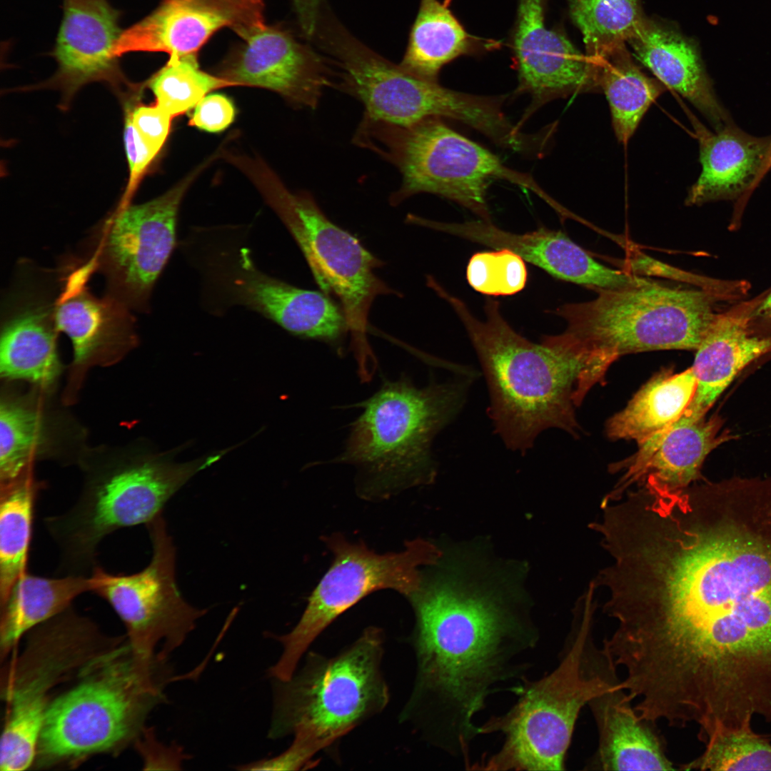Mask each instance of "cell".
Here are the masks:
<instances>
[{
  "label": "cell",
  "instance_id": "6da1fadb",
  "mask_svg": "<svg viewBox=\"0 0 771 771\" xmlns=\"http://www.w3.org/2000/svg\"><path fill=\"white\" fill-rule=\"evenodd\" d=\"M610 607L635 663L720 705L771 695V482L643 504L617 543Z\"/></svg>",
  "mask_w": 771,
  "mask_h": 771
},
{
  "label": "cell",
  "instance_id": "7a4b0ae2",
  "mask_svg": "<svg viewBox=\"0 0 771 771\" xmlns=\"http://www.w3.org/2000/svg\"><path fill=\"white\" fill-rule=\"evenodd\" d=\"M427 565L408 598L416 666L400 720L468 768L480 735L476 716L500 685L526 679L530 664L521 658L540 633L519 562L460 543L441 548Z\"/></svg>",
  "mask_w": 771,
  "mask_h": 771
},
{
  "label": "cell",
  "instance_id": "3957f363",
  "mask_svg": "<svg viewBox=\"0 0 771 771\" xmlns=\"http://www.w3.org/2000/svg\"><path fill=\"white\" fill-rule=\"evenodd\" d=\"M428 286L465 328L487 381L489 416L507 447L525 452L552 428L576 435L574 407L610 364L563 333L545 336L540 343L528 341L505 321L495 300L486 299L482 321L435 279Z\"/></svg>",
  "mask_w": 771,
  "mask_h": 771
},
{
  "label": "cell",
  "instance_id": "277c9868",
  "mask_svg": "<svg viewBox=\"0 0 771 771\" xmlns=\"http://www.w3.org/2000/svg\"><path fill=\"white\" fill-rule=\"evenodd\" d=\"M595 608L590 595L580 601L557 666L538 680L525 679L514 692L518 695L514 705L479 725L480 735L500 733L503 739L495 753L475 762L474 770L565 769L580 710L609 687L618 670L595 647Z\"/></svg>",
  "mask_w": 771,
  "mask_h": 771
},
{
  "label": "cell",
  "instance_id": "5b68a950",
  "mask_svg": "<svg viewBox=\"0 0 771 771\" xmlns=\"http://www.w3.org/2000/svg\"><path fill=\"white\" fill-rule=\"evenodd\" d=\"M382 630L367 628L338 654L315 652L288 680H273L268 737L301 734L323 750L387 706L389 690L381 669Z\"/></svg>",
  "mask_w": 771,
  "mask_h": 771
},
{
  "label": "cell",
  "instance_id": "8992f818",
  "mask_svg": "<svg viewBox=\"0 0 771 771\" xmlns=\"http://www.w3.org/2000/svg\"><path fill=\"white\" fill-rule=\"evenodd\" d=\"M593 300L553 311L563 332L611 363L619 356L655 350L696 351L712 325L718 294L644 278L615 288L595 289Z\"/></svg>",
  "mask_w": 771,
  "mask_h": 771
},
{
  "label": "cell",
  "instance_id": "52a82bcc",
  "mask_svg": "<svg viewBox=\"0 0 771 771\" xmlns=\"http://www.w3.org/2000/svg\"><path fill=\"white\" fill-rule=\"evenodd\" d=\"M354 142L393 163L402 176L400 188L390 197L397 206L420 193L455 201L491 221L486 201L491 182L505 180L527 188L554 208L555 201L528 173L515 171L489 150L429 118L403 126L363 119Z\"/></svg>",
  "mask_w": 771,
  "mask_h": 771
},
{
  "label": "cell",
  "instance_id": "ba28073f",
  "mask_svg": "<svg viewBox=\"0 0 771 771\" xmlns=\"http://www.w3.org/2000/svg\"><path fill=\"white\" fill-rule=\"evenodd\" d=\"M469 381L415 387L408 378L388 381L361 407L338 462L357 466L373 485L429 483L435 475L430 452L435 435L458 414Z\"/></svg>",
  "mask_w": 771,
  "mask_h": 771
},
{
  "label": "cell",
  "instance_id": "9c48e42d",
  "mask_svg": "<svg viewBox=\"0 0 771 771\" xmlns=\"http://www.w3.org/2000/svg\"><path fill=\"white\" fill-rule=\"evenodd\" d=\"M129 647L94 663L76 686L47 707L39 740L46 761L74 759L111 750L131 737L163 697V661L147 660Z\"/></svg>",
  "mask_w": 771,
  "mask_h": 771
},
{
  "label": "cell",
  "instance_id": "30bf717a",
  "mask_svg": "<svg viewBox=\"0 0 771 771\" xmlns=\"http://www.w3.org/2000/svg\"><path fill=\"white\" fill-rule=\"evenodd\" d=\"M224 453L183 463L147 460L91 478L73 506L44 520L59 552L56 573L90 575L107 535L152 520L186 482Z\"/></svg>",
  "mask_w": 771,
  "mask_h": 771
},
{
  "label": "cell",
  "instance_id": "8fae6325",
  "mask_svg": "<svg viewBox=\"0 0 771 771\" xmlns=\"http://www.w3.org/2000/svg\"><path fill=\"white\" fill-rule=\"evenodd\" d=\"M327 544L334 558L331 566L310 595L296 626L273 638L282 652L268 672L272 679H289L316 638L341 614L371 593L393 589L408 598L417 590L422 566L435 558L438 546L416 539L399 553L377 554L363 544L333 536Z\"/></svg>",
  "mask_w": 771,
  "mask_h": 771
},
{
  "label": "cell",
  "instance_id": "7c38bea8",
  "mask_svg": "<svg viewBox=\"0 0 771 771\" xmlns=\"http://www.w3.org/2000/svg\"><path fill=\"white\" fill-rule=\"evenodd\" d=\"M267 182L281 217L323 293L341 304L359 356L370 351L368 315L379 296L398 293L376 273L383 262L348 231L332 222L308 193L289 192L273 175Z\"/></svg>",
  "mask_w": 771,
  "mask_h": 771
},
{
  "label": "cell",
  "instance_id": "4fadbf2b",
  "mask_svg": "<svg viewBox=\"0 0 771 771\" xmlns=\"http://www.w3.org/2000/svg\"><path fill=\"white\" fill-rule=\"evenodd\" d=\"M152 557L141 570L111 574L96 565L95 593L110 605L124 623L138 655L151 659L161 645L166 659L194 630L207 610L196 608L182 597L175 579L176 549L161 513L146 524Z\"/></svg>",
  "mask_w": 771,
  "mask_h": 771
},
{
  "label": "cell",
  "instance_id": "5bb4252c",
  "mask_svg": "<svg viewBox=\"0 0 771 771\" xmlns=\"http://www.w3.org/2000/svg\"><path fill=\"white\" fill-rule=\"evenodd\" d=\"M194 176L139 205H123L91 238V272L101 273L106 295L131 311L147 308L148 298L176 244L177 216Z\"/></svg>",
  "mask_w": 771,
  "mask_h": 771
},
{
  "label": "cell",
  "instance_id": "9a60e30c",
  "mask_svg": "<svg viewBox=\"0 0 771 771\" xmlns=\"http://www.w3.org/2000/svg\"><path fill=\"white\" fill-rule=\"evenodd\" d=\"M328 29L330 50L343 71L338 88L363 104V118L407 126L429 118L463 123L470 117L473 101L469 94L416 77L341 27Z\"/></svg>",
  "mask_w": 771,
  "mask_h": 771
},
{
  "label": "cell",
  "instance_id": "2e32d148",
  "mask_svg": "<svg viewBox=\"0 0 771 771\" xmlns=\"http://www.w3.org/2000/svg\"><path fill=\"white\" fill-rule=\"evenodd\" d=\"M265 26L264 0H162L150 14L123 31L115 54H197L223 28L243 39Z\"/></svg>",
  "mask_w": 771,
  "mask_h": 771
},
{
  "label": "cell",
  "instance_id": "e0dca14e",
  "mask_svg": "<svg viewBox=\"0 0 771 771\" xmlns=\"http://www.w3.org/2000/svg\"><path fill=\"white\" fill-rule=\"evenodd\" d=\"M722 423L720 417L706 419L682 413L666 429L638 445L633 456L612 468L623 475L603 502L619 499L634 484L660 496L686 490L702 478L700 469L707 455L730 438L719 435Z\"/></svg>",
  "mask_w": 771,
  "mask_h": 771
},
{
  "label": "cell",
  "instance_id": "ac0fdd59",
  "mask_svg": "<svg viewBox=\"0 0 771 771\" xmlns=\"http://www.w3.org/2000/svg\"><path fill=\"white\" fill-rule=\"evenodd\" d=\"M514 39L518 92L532 97L521 122L556 98L598 89L593 64L560 31L546 27L543 0H520Z\"/></svg>",
  "mask_w": 771,
  "mask_h": 771
},
{
  "label": "cell",
  "instance_id": "d6986e66",
  "mask_svg": "<svg viewBox=\"0 0 771 771\" xmlns=\"http://www.w3.org/2000/svg\"><path fill=\"white\" fill-rule=\"evenodd\" d=\"M243 39L220 74L236 86L267 89L313 109L323 90L333 85L321 59L286 31L265 26Z\"/></svg>",
  "mask_w": 771,
  "mask_h": 771
},
{
  "label": "cell",
  "instance_id": "ffe728a7",
  "mask_svg": "<svg viewBox=\"0 0 771 771\" xmlns=\"http://www.w3.org/2000/svg\"><path fill=\"white\" fill-rule=\"evenodd\" d=\"M415 223L495 249L510 250L553 277L578 285L594 289L612 288L620 286L623 281L620 271L596 261L560 231L541 227L516 233L481 219L445 223L418 216Z\"/></svg>",
  "mask_w": 771,
  "mask_h": 771
},
{
  "label": "cell",
  "instance_id": "44dd1931",
  "mask_svg": "<svg viewBox=\"0 0 771 771\" xmlns=\"http://www.w3.org/2000/svg\"><path fill=\"white\" fill-rule=\"evenodd\" d=\"M763 298L760 295L717 314L696 350L691 367L696 389L683 413L705 416L742 369L771 352V336H757L750 331L755 311Z\"/></svg>",
  "mask_w": 771,
  "mask_h": 771
},
{
  "label": "cell",
  "instance_id": "7402d4cb",
  "mask_svg": "<svg viewBox=\"0 0 771 771\" xmlns=\"http://www.w3.org/2000/svg\"><path fill=\"white\" fill-rule=\"evenodd\" d=\"M121 11L108 0H64L63 18L52 56L56 79L75 86L119 75L115 46L123 31Z\"/></svg>",
  "mask_w": 771,
  "mask_h": 771
},
{
  "label": "cell",
  "instance_id": "603a6c76",
  "mask_svg": "<svg viewBox=\"0 0 771 771\" xmlns=\"http://www.w3.org/2000/svg\"><path fill=\"white\" fill-rule=\"evenodd\" d=\"M628 42L636 59L665 86L692 104L715 130L732 121L693 41L666 23L645 18Z\"/></svg>",
  "mask_w": 771,
  "mask_h": 771
},
{
  "label": "cell",
  "instance_id": "cb8c5ba5",
  "mask_svg": "<svg viewBox=\"0 0 771 771\" xmlns=\"http://www.w3.org/2000/svg\"><path fill=\"white\" fill-rule=\"evenodd\" d=\"M235 291L240 302L293 335L336 344L348 331L342 308L328 295L264 275L246 258Z\"/></svg>",
  "mask_w": 771,
  "mask_h": 771
},
{
  "label": "cell",
  "instance_id": "d4e9b609",
  "mask_svg": "<svg viewBox=\"0 0 771 771\" xmlns=\"http://www.w3.org/2000/svg\"><path fill=\"white\" fill-rule=\"evenodd\" d=\"M690 120L699 142L701 172L686 204L732 199L752 191L762 180L771 136L750 135L733 121L712 132L695 117Z\"/></svg>",
  "mask_w": 771,
  "mask_h": 771
},
{
  "label": "cell",
  "instance_id": "484cf974",
  "mask_svg": "<svg viewBox=\"0 0 771 771\" xmlns=\"http://www.w3.org/2000/svg\"><path fill=\"white\" fill-rule=\"evenodd\" d=\"M618 673L588 706L598 733L593 765L603 770H673L662 738L640 718Z\"/></svg>",
  "mask_w": 771,
  "mask_h": 771
},
{
  "label": "cell",
  "instance_id": "4316f807",
  "mask_svg": "<svg viewBox=\"0 0 771 771\" xmlns=\"http://www.w3.org/2000/svg\"><path fill=\"white\" fill-rule=\"evenodd\" d=\"M91 273L85 264L76 267L54 300L57 328L69 337L76 363L125 348L135 338L131 311L108 295L99 298L91 293L86 286Z\"/></svg>",
  "mask_w": 771,
  "mask_h": 771
},
{
  "label": "cell",
  "instance_id": "83f0119b",
  "mask_svg": "<svg viewBox=\"0 0 771 771\" xmlns=\"http://www.w3.org/2000/svg\"><path fill=\"white\" fill-rule=\"evenodd\" d=\"M14 303L7 307L2 318L1 375L40 385L51 384L61 370L54 301L31 293L22 295Z\"/></svg>",
  "mask_w": 771,
  "mask_h": 771
},
{
  "label": "cell",
  "instance_id": "f1b7e54d",
  "mask_svg": "<svg viewBox=\"0 0 771 771\" xmlns=\"http://www.w3.org/2000/svg\"><path fill=\"white\" fill-rule=\"evenodd\" d=\"M97 584L94 573L49 578L27 571L0 601L1 647H9L26 631L69 608L80 595L93 593Z\"/></svg>",
  "mask_w": 771,
  "mask_h": 771
},
{
  "label": "cell",
  "instance_id": "f546056e",
  "mask_svg": "<svg viewBox=\"0 0 771 771\" xmlns=\"http://www.w3.org/2000/svg\"><path fill=\"white\" fill-rule=\"evenodd\" d=\"M696 386L691 367L679 373L662 369L635 394L625 408L609 419L608 436L642 443L682 415L693 398Z\"/></svg>",
  "mask_w": 771,
  "mask_h": 771
},
{
  "label": "cell",
  "instance_id": "4dcf8cb0",
  "mask_svg": "<svg viewBox=\"0 0 771 771\" xmlns=\"http://www.w3.org/2000/svg\"><path fill=\"white\" fill-rule=\"evenodd\" d=\"M61 662L48 657L24 672L10 691V715L0 747L2 771H21L32 764L46 712V694Z\"/></svg>",
  "mask_w": 771,
  "mask_h": 771
},
{
  "label": "cell",
  "instance_id": "1f68e13d",
  "mask_svg": "<svg viewBox=\"0 0 771 771\" xmlns=\"http://www.w3.org/2000/svg\"><path fill=\"white\" fill-rule=\"evenodd\" d=\"M591 64L598 88L604 92L610 106L615 135L626 145L665 86L641 71L625 45Z\"/></svg>",
  "mask_w": 771,
  "mask_h": 771
},
{
  "label": "cell",
  "instance_id": "d6a6232c",
  "mask_svg": "<svg viewBox=\"0 0 771 771\" xmlns=\"http://www.w3.org/2000/svg\"><path fill=\"white\" fill-rule=\"evenodd\" d=\"M469 38L448 8L438 0H421L412 26L402 69L437 81L441 68L468 51Z\"/></svg>",
  "mask_w": 771,
  "mask_h": 771
},
{
  "label": "cell",
  "instance_id": "836d02e7",
  "mask_svg": "<svg viewBox=\"0 0 771 771\" xmlns=\"http://www.w3.org/2000/svg\"><path fill=\"white\" fill-rule=\"evenodd\" d=\"M38 487L24 475L1 485L0 601L27 570Z\"/></svg>",
  "mask_w": 771,
  "mask_h": 771
},
{
  "label": "cell",
  "instance_id": "e575fe53",
  "mask_svg": "<svg viewBox=\"0 0 771 771\" xmlns=\"http://www.w3.org/2000/svg\"><path fill=\"white\" fill-rule=\"evenodd\" d=\"M586 56L595 62L625 45L645 19L641 0H568Z\"/></svg>",
  "mask_w": 771,
  "mask_h": 771
},
{
  "label": "cell",
  "instance_id": "d590c367",
  "mask_svg": "<svg viewBox=\"0 0 771 771\" xmlns=\"http://www.w3.org/2000/svg\"><path fill=\"white\" fill-rule=\"evenodd\" d=\"M233 86L236 84L203 71L197 54L170 56L148 81L156 103L173 118L196 106L208 92Z\"/></svg>",
  "mask_w": 771,
  "mask_h": 771
},
{
  "label": "cell",
  "instance_id": "8d00e7d4",
  "mask_svg": "<svg viewBox=\"0 0 771 771\" xmlns=\"http://www.w3.org/2000/svg\"><path fill=\"white\" fill-rule=\"evenodd\" d=\"M703 743V752L682 770L771 771V743L752 727L719 730Z\"/></svg>",
  "mask_w": 771,
  "mask_h": 771
},
{
  "label": "cell",
  "instance_id": "74e56055",
  "mask_svg": "<svg viewBox=\"0 0 771 771\" xmlns=\"http://www.w3.org/2000/svg\"><path fill=\"white\" fill-rule=\"evenodd\" d=\"M41 438V421L34 410L5 401L0 408V477L1 485L24 473L30 456Z\"/></svg>",
  "mask_w": 771,
  "mask_h": 771
},
{
  "label": "cell",
  "instance_id": "f35d334b",
  "mask_svg": "<svg viewBox=\"0 0 771 771\" xmlns=\"http://www.w3.org/2000/svg\"><path fill=\"white\" fill-rule=\"evenodd\" d=\"M466 277L469 285L483 294L510 296L524 288L528 272L519 255L501 248L475 253L469 260Z\"/></svg>",
  "mask_w": 771,
  "mask_h": 771
},
{
  "label": "cell",
  "instance_id": "ab89813d",
  "mask_svg": "<svg viewBox=\"0 0 771 771\" xmlns=\"http://www.w3.org/2000/svg\"><path fill=\"white\" fill-rule=\"evenodd\" d=\"M321 750L322 747L314 740L303 735L296 734L293 735L292 744L282 753L271 758L241 765L236 769L252 771L296 770L308 765L313 757Z\"/></svg>",
  "mask_w": 771,
  "mask_h": 771
},
{
  "label": "cell",
  "instance_id": "60d3db41",
  "mask_svg": "<svg viewBox=\"0 0 771 771\" xmlns=\"http://www.w3.org/2000/svg\"><path fill=\"white\" fill-rule=\"evenodd\" d=\"M128 115L145 143L158 154L168 136L173 118L156 103L138 106Z\"/></svg>",
  "mask_w": 771,
  "mask_h": 771
},
{
  "label": "cell",
  "instance_id": "b9f144b4",
  "mask_svg": "<svg viewBox=\"0 0 771 771\" xmlns=\"http://www.w3.org/2000/svg\"><path fill=\"white\" fill-rule=\"evenodd\" d=\"M235 114L233 104L227 96L212 94L196 105L188 124L208 132H219L233 121Z\"/></svg>",
  "mask_w": 771,
  "mask_h": 771
},
{
  "label": "cell",
  "instance_id": "7bdbcfd3",
  "mask_svg": "<svg viewBox=\"0 0 771 771\" xmlns=\"http://www.w3.org/2000/svg\"><path fill=\"white\" fill-rule=\"evenodd\" d=\"M124 141L130 172L128 191H132L158 154L145 143L128 114L126 119Z\"/></svg>",
  "mask_w": 771,
  "mask_h": 771
},
{
  "label": "cell",
  "instance_id": "ee69618b",
  "mask_svg": "<svg viewBox=\"0 0 771 771\" xmlns=\"http://www.w3.org/2000/svg\"><path fill=\"white\" fill-rule=\"evenodd\" d=\"M146 766L151 769L178 770L188 755L178 745L165 746L156 742L151 743L147 749Z\"/></svg>",
  "mask_w": 771,
  "mask_h": 771
},
{
  "label": "cell",
  "instance_id": "f6af8a7d",
  "mask_svg": "<svg viewBox=\"0 0 771 771\" xmlns=\"http://www.w3.org/2000/svg\"><path fill=\"white\" fill-rule=\"evenodd\" d=\"M301 21L312 23L319 15L321 0H293Z\"/></svg>",
  "mask_w": 771,
  "mask_h": 771
},
{
  "label": "cell",
  "instance_id": "bcb514c9",
  "mask_svg": "<svg viewBox=\"0 0 771 771\" xmlns=\"http://www.w3.org/2000/svg\"><path fill=\"white\" fill-rule=\"evenodd\" d=\"M762 318L771 323V291L765 296L756 308L754 318Z\"/></svg>",
  "mask_w": 771,
  "mask_h": 771
},
{
  "label": "cell",
  "instance_id": "7dc6e473",
  "mask_svg": "<svg viewBox=\"0 0 771 771\" xmlns=\"http://www.w3.org/2000/svg\"><path fill=\"white\" fill-rule=\"evenodd\" d=\"M770 169H771V143H770V148H769V150H768V153H767V158L765 159V163H764V166H763V168H762V178Z\"/></svg>",
  "mask_w": 771,
  "mask_h": 771
}]
</instances>
